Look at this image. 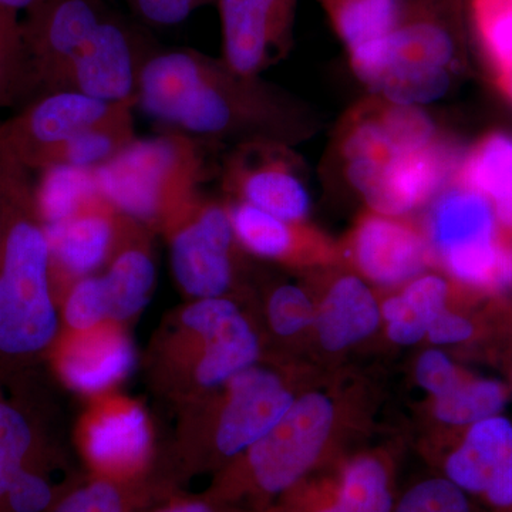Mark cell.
I'll return each mask as SVG.
<instances>
[{
	"mask_svg": "<svg viewBox=\"0 0 512 512\" xmlns=\"http://www.w3.org/2000/svg\"><path fill=\"white\" fill-rule=\"evenodd\" d=\"M137 107L167 128L212 144L274 141L292 147L309 130L305 113L284 92L192 49L148 55Z\"/></svg>",
	"mask_w": 512,
	"mask_h": 512,
	"instance_id": "obj_1",
	"label": "cell"
},
{
	"mask_svg": "<svg viewBox=\"0 0 512 512\" xmlns=\"http://www.w3.org/2000/svg\"><path fill=\"white\" fill-rule=\"evenodd\" d=\"M444 0H407L402 19L382 39L350 53L353 72L376 96L417 106L444 97L460 53Z\"/></svg>",
	"mask_w": 512,
	"mask_h": 512,
	"instance_id": "obj_2",
	"label": "cell"
},
{
	"mask_svg": "<svg viewBox=\"0 0 512 512\" xmlns=\"http://www.w3.org/2000/svg\"><path fill=\"white\" fill-rule=\"evenodd\" d=\"M208 144L174 128L136 137L94 170L100 194L141 227L167 229L201 192L210 171Z\"/></svg>",
	"mask_w": 512,
	"mask_h": 512,
	"instance_id": "obj_3",
	"label": "cell"
},
{
	"mask_svg": "<svg viewBox=\"0 0 512 512\" xmlns=\"http://www.w3.org/2000/svg\"><path fill=\"white\" fill-rule=\"evenodd\" d=\"M49 244L33 187L10 208L0 255V352L26 355L55 338Z\"/></svg>",
	"mask_w": 512,
	"mask_h": 512,
	"instance_id": "obj_4",
	"label": "cell"
},
{
	"mask_svg": "<svg viewBox=\"0 0 512 512\" xmlns=\"http://www.w3.org/2000/svg\"><path fill=\"white\" fill-rule=\"evenodd\" d=\"M443 137L420 107L375 94L346 113L336 144L346 180L370 208Z\"/></svg>",
	"mask_w": 512,
	"mask_h": 512,
	"instance_id": "obj_5",
	"label": "cell"
},
{
	"mask_svg": "<svg viewBox=\"0 0 512 512\" xmlns=\"http://www.w3.org/2000/svg\"><path fill=\"white\" fill-rule=\"evenodd\" d=\"M227 201L242 202L286 221L302 222L311 212V191L301 158L274 141L234 146L221 170Z\"/></svg>",
	"mask_w": 512,
	"mask_h": 512,
	"instance_id": "obj_6",
	"label": "cell"
},
{
	"mask_svg": "<svg viewBox=\"0 0 512 512\" xmlns=\"http://www.w3.org/2000/svg\"><path fill=\"white\" fill-rule=\"evenodd\" d=\"M197 195L171 222V265L178 285L197 299L220 298L232 282L235 232L227 204Z\"/></svg>",
	"mask_w": 512,
	"mask_h": 512,
	"instance_id": "obj_7",
	"label": "cell"
},
{
	"mask_svg": "<svg viewBox=\"0 0 512 512\" xmlns=\"http://www.w3.org/2000/svg\"><path fill=\"white\" fill-rule=\"evenodd\" d=\"M332 421V404L322 394L293 402L285 416L249 448V474L256 488L274 495L301 483L318 463Z\"/></svg>",
	"mask_w": 512,
	"mask_h": 512,
	"instance_id": "obj_8",
	"label": "cell"
},
{
	"mask_svg": "<svg viewBox=\"0 0 512 512\" xmlns=\"http://www.w3.org/2000/svg\"><path fill=\"white\" fill-rule=\"evenodd\" d=\"M126 101L109 103L72 90L42 94L0 124V144L28 170L40 171L56 148L116 113Z\"/></svg>",
	"mask_w": 512,
	"mask_h": 512,
	"instance_id": "obj_9",
	"label": "cell"
},
{
	"mask_svg": "<svg viewBox=\"0 0 512 512\" xmlns=\"http://www.w3.org/2000/svg\"><path fill=\"white\" fill-rule=\"evenodd\" d=\"M148 55L137 36L106 13L50 92L72 90L109 103L137 99L138 79Z\"/></svg>",
	"mask_w": 512,
	"mask_h": 512,
	"instance_id": "obj_10",
	"label": "cell"
},
{
	"mask_svg": "<svg viewBox=\"0 0 512 512\" xmlns=\"http://www.w3.org/2000/svg\"><path fill=\"white\" fill-rule=\"evenodd\" d=\"M221 60L239 76L259 77L293 46L298 0H215Z\"/></svg>",
	"mask_w": 512,
	"mask_h": 512,
	"instance_id": "obj_11",
	"label": "cell"
},
{
	"mask_svg": "<svg viewBox=\"0 0 512 512\" xmlns=\"http://www.w3.org/2000/svg\"><path fill=\"white\" fill-rule=\"evenodd\" d=\"M444 478L481 504L484 512H512V423L503 416L478 421L444 461Z\"/></svg>",
	"mask_w": 512,
	"mask_h": 512,
	"instance_id": "obj_12",
	"label": "cell"
},
{
	"mask_svg": "<svg viewBox=\"0 0 512 512\" xmlns=\"http://www.w3.org/2000/svg\"><path fill=\"white\" fill-rule=\"evenodd\" d=\"M134 224L103 195L94 197L73 217L47 225L50 274L77 282L94 275L119 247L121 234Z\"/></svg>",
	"mask_w": 512,
	"mask_h": 512,
	"instance_id": "obj_13",
	"label": "cell"
},
{
	"mask_svg": "<svg viewBox=\"0 0 512 512\" xmlns=\"http://www.w3.org/2000/svg\"><path fill=\"white\" fill-rule=\"evenodd\" d=\"M184 325L205 342L204 356L197 369L202 386H217L249 369L258 357L254 332L238 311L224 298H204L183 312Z\"/></svg>",
	"mask_w": 512,
	"mask_h": 512,
	"instance_id": "obj_14",
	"label": "cell"
},
{
	"mask_svg": "<svg viewBox=\"0 0 512 512\" xmlns=\"http://www.w3.org/2000/svg\"><path fill=\"white\" fill-rule=\"evenodd\" d=\"M293 404L292 394L274 373L249 369L231 379L229 400L218 426L217 446L224 456L249 450Z\"/></svg>",
	"mask_w": 512,
	"mask_h": 512,
	"instance_id": "obj_15",
	"label": "cell"
},
{
	"mask_svg": "<svg viewBox=\"0 0 512 512\" xmlns=\"http://www.w3.org/2000/svg\"><path fill=\"white\" fill-rule=\"evenodd\" d=\"M353 258L370 281L384 286L403 284L426 268V242L399 217L367 212L352 235Z\"/></svg>",
	"mask_w": 512,
	"mask_h": 512,
	"instance_id": "obj_16",
	"label": "cell"
},
{
	"mask_svg": "<svg viewBox=\"0 0 512 512\" xmlns=\"http://www.w3.org/2000/svg\"><path fill=\"white\" fill-rule=\"evenodd\" d=\"M430 204L429 234L440 258L497 241L493 205L480 192L453 181Z\"/></svg>",
	"mask_w": 512,
	"mask_h": 512,
	"instance_id": "obj_17",
	"label": "cell"
},
{
	"mask_svg": "<svg viewBox=\"0 0 512 512\" xmlns=\"http://www.w3.org/2000/svg\"><path fill=\"white\" fill-rule=\"evenodd\" d=\"M235 238L252 254L269 259L316 258L325 255L318 235L242 202L225 201Z\"/></svg>",
	"mask_w": 512,
	"mask_h": 512,
	"instance_id": "obj_18",
	"label": "cell"
},
{
	"mask_svg": "<svg viewBox=\"0 0 512 512\" xmlns=\"http://www.w3.org/2000/svg\"><path fill=\"white\" fill-rule=\"evenodd\" d=\"M456 183L484 195L501 227L512 231V136L491 133L461 156Z\"/></svg>",
	"mask_w": 512,
	"mask_h": 512,
	"instance_id": "obj_19",
	"label": "cell"
},
{
	"mask_svg": "<svg viewBox=\"0 0 512 512\" xmlns=\"http://www.w3.org/2000/svg\"><path fill=\"white\" fill-rule=\"evenodd\" d=\"M375 296L356 276H342L320 306L319 338L325 349L338 352L369 336L379 325Z\"/></svg>",
	"mask_w": 512,
	"mask_h": 512,
	"instance_id": "obj_20",
	"label": "cell"
},
{
	"mask_svg": "<svg viewBox=\"0 0 512 512\" xmlns=\"http://www.w3.org/2000/svg\"><path fill=\"white\" fill-rule=\"evenodd\" d=\"M134 350L114 332L90 333L74 342L62 360L64 379L83 392L107 389L130 372Z\"/></svg>",
	"mask_w": 512,
	"mask_h": 512,
	"instance_id": "obj_21",
	"label": "cell"
},
{
	"mask_svg": "<svg viewBox=\"0 0 512 512\" xmlns=\"http://www.w3.org/2000/svg\"><path fill=\"white\" fill-rule=\"evenodd\" d=\"M150 433L146 414L136 406L101 414L87 433L90 457L110 470L136 467L147 454Z\"/></svg>",
	"mask_w": 512,
	"mask_h": 512,
	"instance_id": "obj_22",
	"label": "cell"
},
{
	"mask_svg": "<svg viewBox=\"0 0 512 512\" xmlns=\"http://www.w3.org/2000/svg\"><path fill=\"white\" fill-rule=\"evenodd\" d=\"M136 107L137 99L126 101L116 113L56 148L43 168L66 164L96 170L109 163L136 138L133 114Z\"/></svg>",
	"mask_w": 512,
	"mask_h": 512,
	"instance_id": "obj_23",
	"label": "cell"
},
{
	"mask_svg": "<svg viewBox=\"0 0 512 512\" xmlns=\"http://www.w3.org/2000/svg\"><path fill=\"white\" fill-rule=\"evenodd\" d=\"M330 25L350 53L372 45L396 28L407 0H319Z\"/></svg>",
	"mask_w": 512,
	"mask_h": 512,
	"instance_id": "obj_24",
	"label": "cell"
},
{
	"mask_svg": "<svg viewBox=\"0 0 512 512\" xmlns=\"http://www.w3.org/2000/svg\"><path fill=\"white\" fill-rule=\"evenodd\" d=\"M39 173V181L33 185V201L43 227L73 217L100 194L96 171L89 168L56 164Z\"/></svg>",
	"mask_w": 512,
	"mask_h": 512,
	"instance_id": "obj_25",
	"label": "cell"
},
{
	"mask_svg": "<svg viewBox=\"0 0 512 512\" xmlns=\"http://www.w3.org/2000/svg\"><path fill=\"white\" fill-rule=\"evenodd\" d=\"M448 285L439 276L416 279L399 296L384 302L389 336L400 345H413L427 335L433 320L446 309Z\"/></svg>",
	"mask_w": 512,
	"mask_h": 512,
	"instance_id": "obj_26",
	"label": "cell"
},
{
	"mask_svg": "<svg viewBox=\"0 0 512 512\" xmlns=\"http://www.w3.org/2000/svg\"><path fill=\"white\" fill-rule=\"evenodd\" d=\"M100 276L109 305V318L124 320L146 306L156 282V266L146 248L126 244Z\"/></svg>",
	"mask_w": 512,
	"mask_h": 512,
	"instance_id": "obj_27",
	"label": "cell"
},
{
	"mask_svg": "<svg viewBox=\"0 0 512 512\" xmlns=\"http://www.w3.org/2000/svg\"><path fill=\"white\" fill-rule=\"evenodd\" d=\"M333 505L340 512H393L390 474L375 457H360L343 468Z\"/></svg>",
	"mask_w": 512,
	"mask_h": 512,
	"instance_id": "obj_28",
	"label": "cell"
},
{
	"mask_svg": "<svg viewBox=\"0 0 512 512\" xmlns=\"http://www.w3.org/2000/svg\"><path fill=\"white\" fill-rule=\"evenodd\" d=\"M507 403V389L497 380L461 379L451 392L436 400V416L454 426H473L500 416Z\"/></svg>",
	"mask_w": 512,
	"mask_h": 512,
	"instance_id": "obj_29",
	"label": "cell"
},
{
	"mask_svg": "<svg viewBox=\"0 0 512 512\" xmlns=\"http://www.w3.org/2000/svg\"><path fill=\"white\" fill-rule=\"evenodd\" d=\"M36 89L19 12L0 8V110Z\"/></svg>",
	"mask_w": 512,
	"mask_h": 512,
	"instance_id": "obj_30",
	"label": "cell"
},
{
	"mask_svg": "<svg viewBox=\"0 0 512 512\" xmlns=\"http://www.w3.org/2000/svg\"><path fill=\"white\" fill-rule=\"evenodd\" d=\"M478 45L500 77L512 73V0H468Z\"/></svg>",
	"mask_w": 512,
	"mask_h": 512,
	"instance_id": "obj_31",
	"label": "cell"
},
{
	"mask_svg": "<svg viewBox=\"0 0 512 512\" xmlns=\"http://www.w3.org/2000/svg\"><path fill=\"white\" fill-rule=\"evenodd\" d=\"M393 512H484L463 490L437 477L413 485L394 505Z\"/></svg>",
	"mask_w": 512,
	"mask_h": 512,
	"instance_id": "obj_32",
	"label": "cell"
},
{
	"mask_svg": "<svg viewBox=\"0 0 512 512\" xmlns=\"http://www.w3.org/2000/svg\"><path fill=\"white\" fill-rule=\"evenodd\" d=\"M32 446V431L25 417L9 404L0 403V500L23 468Z\"/></svg>",
	"mask_w": 512,
	"mask_h": 512,
	"instance_id": "obj_33",
	"label": "cell"
},
{
	"mask_svg": "<svg viewBox=\"0 0 512 512\" xmlns=\"http://www.w3.org/2000/svg\"><path fill=\"white\" fill-rule=\"evenodd\" d=\"M64 318L70 328L87 332L109 318L106 292L100 275H90L74 282L64 305Z\"/></svg>",
	"mask_w": 512,
	"mask_h": 512,
	"instance_id": "obj_34",
	"label": "cell"
},
{
	"mask_svg": "<svg viewBox=\"0 0 512 512\" xmlns=\"http://www.w3.org/2000/svg\"><path fill=\"white\" fill-rule=\"evenodd\" d=\"M269 319L272 328L282 336L293 335L311 325L315 311L311 299L298 286L284 285L269 299Z\"/></svg>",
	"mask_w": 512,
	"mask_h": 512,
	"instance_id": "obj_35",
	"label": "cell"
},
{
	"mask_svg": "<svg viewBox=\"0 0 512 512\" xmlns=\"http://www.w3.org/2000/svg\"><path fill=\"white\" fill-rule=\"evenodd\" d=\"M5 498L13 512H43L52 503V488L42 477L22 468Z\"/></svg>",
	"mask_w": 512,
	"mask_h": 512,
	"instance_id": "obj_36",
	"label": "cell"
},
{
	"mask_svg": "<svg viewBox=\"0 0 512 512\" xmlns=\"http://www.w3.org/2000/svg\"><path fill=\"white\" fill-rule=\"evenodd\" d=\"M131 9L144 22L157 26H173L184 22L188 16L202 6L215 0H128Z\"/></svg>",
	"mask_w": 512,
	"mask_h": 512,
	"instance_id": "obj_37",
	"label": "cell"
},
{
	"mask_svg": "<svg viewBox=\"0 0 512 512\" xmlns=\"http://www.w3.org/2000/svg\"><path fill=\"white\" fill-rule=\"evenodd\" d=\"M55 512H124L119 491L97 481L64 498Z\"/></svg>",
	"mask_w": 512,
	"mask_h": 512,
	"instance_id": "obj_38",
	"label": "cell"
},
{
	"mask_svg": "<svg viewBox=\"0 0 512 512\" xmlns=\"http://www.w3.org/2000/svg\"><path fill=\"white\" fill-rule=\"evenodd\" d=\"M463 377L450 359L439 350H430L420 357L417 365V380L436 399L454 389Z\"/></svg>",
	"mask_w": 512,
	"mask_h": 512,
	"instance_id": "obj_39",
	"label": "cell"
},
{
	"mask_svg": "<svg viewBox=\"0 0 512 512\" xmlns=\"http://www.w3.org/2000/svg\"><path fill=\"white\" fill-rule=\"evenodd\" d=\"M474 332H476V329H474L470 320L444 309L431 323L429 330H427V336H429L431 342L444 345V343L466 342V340L473 338Z\"/></svg>",
	"mask_w": 512,
	"mask_h": 512,
	"instance_id": "obj_40",
	"label": "cell"
},
{
	"mask_svg": "<svg viewBox=\"0 0 512 512\" xmlns=\"http://www.w3.org/2000/svg\"><path fill=\"white\" fill-rule=\"evenodd\" d=\"M45 0H0V8L16 10V12H29Z\"/></svg>",
	"mask_w": 512,
	"mask_h": 512,
	"instance_id": "obj_41",
	"label": "cell"
},
{
	"mask_svg": "<svg viewBox=\"0 0 512 512\" xmlns=\"http://www.w3.org/2000/svg\"><path fill=\"white\" fill-rule=\"evenodd\" d=\"M160 512H214L208 507L207 504L202 503H187L175 505V507L167 508V510Z\"/></svg>",
	"mask_w": 512,
	"mask_h": 512,
	"instance_id": "obj_42",
	"label": "cell"
},
{
	"mask_svg": "<svg viewBox=\"0 0 512 512\" xmlns=\"http://www.w3.org/2000/svg\"><path fill=\"white\" fill-rule=\"evenodd\" d=\"M498 80H500L501 89L512 100V73L508 74V76L500 77Z\"/></svg>",
	"mask_w": 512,
	"mask_h": 512,
	"instance_id": "obj_43",
	"label": "cell"
},
{
	"mask_svg": "<svg viewBox=\"0 0 512 512\" xmlns=\"http://www.w3.org/2000/svg\"><path fill=\"white\" fill-rule=\"evenodd\" d=\"M511 382H512V369H511Z\"/></svg>",
	"mask_w": 512,
	"mask_h": 512,
	"instance_id": "obj_44",
	"label": "cell"
}]
</instances>
